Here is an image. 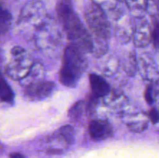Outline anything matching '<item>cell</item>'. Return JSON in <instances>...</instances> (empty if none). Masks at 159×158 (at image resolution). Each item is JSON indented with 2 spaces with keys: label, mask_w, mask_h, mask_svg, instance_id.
<instances>
[{
  "label": "cell",
  "mask_w": 159,
  "mask_h": 158,
  "mask_svg": "<svg viewBox=\"0 0 159 158\" xmlns=\"http://www.w3.org/2000/svg\"><path fill=\"white\" fill-rule=\"evenodd\" d=\"M125 69L126 72L128 75L134 76L135 73L138 70V61L137 60L136 53L134 50L130 52L127 57V60L125 61Z\"/></svg>",
  "instance_id": "22"
},
{
  "label": "cell",
  "mask_w": 159,
  "mask_h": 158,
  "mask_svg": "<svg viewBox=\"0 0 159 158\" xmlns=\"http://www.w3.org/2000/svg\"><path fill=\"white\" fill-rule=\"evenodd\" d=\"M84 52L71 44L64 50L63 60L59 71V80L65 87L74 88L88 68V59Z\"/></svg>",
  "instance_id": "3"
},
{
  "label": "cell",
  "mask_w": 159,
  "mask_h": 158,
  "mask_svg": "<svg viewBox=\"0 0 159 158\" xmlns=\"http://www.w3.org/2000/svg\"><path fill=\"white\" fill-rule=\"evenodd\" d=\"M92 93L99 99L107 97L110 93V85L102 76L93 73L89 76Z\"/></svg>",
  "instance_id": "11"
},
{
  "label": "cell",
  "mask_w": 159,
  "mask_h": 158,
  "mask_svg": "<svg viewBox=\"0 0 159 158\" xmlns=\"http://www.w3.org/2000/svg\"><path fill=\"white\" fill-rule=\"evenodd\" d=\"M85 112V100H79L73 104L72 106L70 108L68 112V116L72 120H79L82 118Z\"/></svg>",
  "instance_id": "21"
},
{
  "label": "cell",
  "mask_w": 159,
  "mask_h": 158,
  "mask_svg": "<svg viewBox=\"0 0 159 158\" xmlns=\"http://www.w3.org/2000/svg\"><path fill=\"white\" fill-rule=\"evenodd\" d=\"M118 69V60H109L108 63L106 65L105 69H104V74L106 75L110 76L114 74Z\"/></svg>",
  "instance_id": "24"
},
{
  "label": "cell",
  "mask_w": 159,
  "mask_h": 158,
  "mask_svg": "<svg viewBox=\"0 0 159 158\" xmlns=\"http://www.w3.org/2000/svg\"><path fill=\"white\" fill-rule=\"evenodd\" d=\"M148 118L153 124H156L159 122V112L155 108H152L148 113Z\"/></svg>",
  "instance_id": "26"
},
{
  "label": "cell",
  "mask_w": 159,
  "mask_h": 158,
  "mask_svg": "<svg viewBox=\"0 0 159 158\" xmlns=\"http://www.w3.org/2000/svg\"><path fill=\"white\" fill-rule=\"evenodd\" d=\"M33 39L38 49L46 50L60 46L62 42V33L57 22L48 15L34 33Z\"/></svg>",
  "instance_id": "5"
},
{
  "label": "cell",
  "mask_w": 159,
  "mask_h": 158,
  "mask_svg": "<svg viewBox=\"0 0 159 158\" xmlns=\"http://www.w3.org/2000/svg\"><path fill=\"white\" fill-rule=\"evenodd\" d=\"M93 3L99 6L107 15H110L120 6V0H92Z\"/></svg>",
  "instance_id": "20"
},
{
  "label": "cell",
  "mask_w": 159,
  "mask_h": 158,
  "mask_svg": "<svg viewBox=\"0 0 159 158\" xmlns=\"http://www.w3.org/2000/svg\"><path fill=\"white\" fill-rule=\"evenodd\" d=\"M10 54V58L4 68L5 73L12 80L21 81L27 75L34 62L27 51L21 46H13Z\"/></svg>",
  "instance_id": "6"
},
{
  "label": "cell",
  "mask_w": 159,
  "mask_h": 158,
  "mask_svg": "<svg viewBox=\"0 0 159 158\" xmlns=\"http://www.w3.org/2000/svg\"><path fill=\"white\" fill-rule=\"evenodd\" d=\"M158 112H159V109H158Z\"/></svg>",
  "instance_id": "28"
},
{
  "label": "cell",
  "mask_w": 159,
  "mask_h": 158,
  "mask_svg": "<svg viewBox=\"0 0 159 158\" xmlns=\"http://www.w3.org/2000/svg\"><path fill=\"white\" fill-rule=\"evenodd\" d=\"M48 14L44 4L40 0H30L21 9L17 20V26L26 33H34L43 23Z\"/></svg>",
  "instance_id": "4"
},
{
  "label": "cell",
  "mask_w": 159,
  "mask_h": 158,
  "mask_svg": "<svg viewBox=\"0 0 159 158\" xmlns=\"http://www.w3.org/2000/svg\"><path fill=\"white\" fill-rule=\"evenodd\" d=\"M133 119L127 122V125L130 131L134 133H141L148 127V119L143 115L142 116H132Z\"/></svg>",
  "instance_id": "17"
},
{
  "label": "cell",
  "mask_w": 159,
  "mask_h": 158,
  "mask_svg": "<svg viewBox=\"0 0 159 158\" xmlns=\"http://www.w3.org/2000/svg\"><path fill=\"white\" fill-rule=\"evenodd\" d=\"M56 12L62 30L66 34L70 43L85 53L92 54L93 44L91 34L75 12L71 0H58Z\"/></svg>",
  "instance_id": "1"
},
{
  "label": "cell",
  "mask_w": 159,
  "mask_h": 158,
  "mask_svg": "<svg viewBox=\"0 0 159 158\" xmlns=\"http://www.w3.org/2000/svg\"><path fill=\"white\" fill-rule=\"evenodd\" d=\"M88 130L92 139L96 141L107 139L113 134V127L107 119H93L89 124Z\"/></svg>",
  "instance_id": "10"
},
{
  "label": "cell",
  "mask_w": 159,
  "mask_h": 158,
  "mask_svg": "<svg viewBox=\"0 0 159 158\" xmlns=\"http://www.w3.org/2000/svg\"><path fill=\"white\" fill-rule=\"evenodd\" d=\"M12 15L0 2V45L2 44L9 36L12 26Z\"/></svg>",
  "instance_id": "12"
},
{
  "label": "cell",
  "mask_w": 159,
  "mask_h": 158,
  "mask_svg": "<svg viewBox=\"0 0 159 158\" xmlns=\"http://www.w3.org/2000/svg\"><path fill=\"white\" fill-rule=\"evenodd\" d=\"M150 57L155 73L159 74V48L154 49V52L150 54Z\"/></svg>",
  "instance_id": "25"
},
{
  "label": "cell",
  "mask_w": 159,
  "mask_h": 158,
  "mask_svg": "<svg viewBox=\"0 0 159 158\" xmlns=\"http://www.w3.org/2000/svg\"><path fill=\"white\" fill-rule=\"evenodd\" d=\"M55 84L51 81H38L24 87L25 95L33 101H39L48 98L52 94Z\"/></svg>",
  "instance_id": "9"
},
{
  "label": "cell",
  "mask_w": 159,
  "mask_h": 158,
  "mask_svg": "<svg viewBox=\"0 0 159 158\" xmlns=\"http://www.w3.org/2000/svg\"><path fill=\"white\" fill-rule=\"evenodd\" d=\"M45 76V70L43 64L40 63H34L30 71L27 75L20 81V83L23 87L26 86L29 84L43 80Z\"/></svg>",
  "instance_id": "14"
},
{
  "label": "cell",
  "mask_w": 159,
  "mask_h": 158,
  "mask_svg": "<svg viewBox=\"0 0 159 158\" xmlns=\"http://www.w3.org/2000/svg\"><path fill=\"white\" fill-rule=\"evenodd\" d=\"M133 17L145 16L146 0H124Z\"/></svg>",
  "instance_id": "16"
},
{
  "label": "cell",
  "mask_w": 159,
  "mask_h": 158,
  "mask_svg": "<svg viewBox=\"0 0 159 158\" xmlns=\"http://www.w3.org/2000/svg\"><path fill=\"white\" fill-rule=\"evenodd\" d=\"M110 15L114 22V33L116 40L121 44H127L132 40L133 20L126 13L122 6H120Z\"/></svg>",
  "instance_id": "7"
},
{
  "label": "cell",
  "mask_w": 159,
  "mask_h": 158,
  "mask_svg": "<svg viewBox=\"0 0 159 158\" xmlns=\"http://www.w3.org/2000/svg\"><path fill=\"white\" fill-rule=\"evenodd\" d=\"M132 40L138 48H144L152 43L151 23L145 16L133 17Z\"/></svg>",
  "instance_id": "8"
},
{
  "label": "cell",
  "mask_w": 159,
  "mask_h": 158,
  "mask_svg": "<svg viewBox=\"0 0 159 158\" xmlns=\"http://www.w3.org/2000/svg\"><path fill=\"white\" fill-rule=\"evenodd\" d=\"M9 158H25V156L20 153H12L9 155Z\"/></svg>",
  "instance_id": "27"
},
{
  "label": "cell",
  "mask_w": 159,
  "mask_h": 158,
  "mask_svg": "<svg viewBox=\"0 0 159 158\" xmlns=\"http://www.w3.org/2000/svg\"><path fill=\"white\" fill-rule=\"evenodd\" d=\"M144 99L148 105L159 103V78L152 80L147 85Z\"/></svg>",
  "instance_id": "15"
},
{
  "label": "cell",
  "mask_w": 159,
  "mask_h": 158,
  "mask_svg": "<svg viewBox=\"0 0 159 158\" xmlns=\"http://www.w3.org/2000/svg\"><path fill=\"white\" fill-rule=\"evenodd\" d=\"M151 17L152 43L154 49L159 48V10Z\"/></svg>",
  "instance_id": "19"
},
{
  "label": "cell",
  "mask_w": 159,
  "mask_h": 158,
  "mask_svg": "<svg viewBox=\"0 0 159 158\" xmlns=\"http://www.w3.org/2000/svg\"><path fill=\"white\" fill-rule=\"evenodd\" d=\"M51 140L70 146L75 141V131L71 125H66L61 127L51 137Z\"/></svg>",
  "instance_id": "13"
},
{
  "label": "cell",
  "mask_w": 159,
  "mask_h": 158,
  "mask_svg": "<svg viewBox=\"0 0 159 158\" xmlns=\"http://www.w3.org/2000/svg\"><path fill=\"white\" fill-rule=\"evenodd\" d=\"M85 20L93 40L92 54L97 58L103 57L109 50V40L111 35L108 15L92 2L85 9Z\"/></svg>",
  "instance_id": "2"
},
{
  "label": "cell",
  "mask_w": 159,
  "mask_h": 158,
  "mask_svg": "<svg viewBox=\"0 0 159 158\" xmlns=\"http://www.w3.org/2000/svg\"><path fill=\"white\" fill-rule=\"evenodd\" d=\"M159 10V0H146V12L150 16Z\"/></svg>",
  "instance_id": "23"
},
{
  "label": "cell",
  "mask_w": 159,
  "mask_h": 158,
  "mask_svg": "<svg viewBox=\"0 0 159 158\" xmlns=\"http://www.w3.org/2000/svg\"><path fill=\"white\" fill-rule=\"evenodd\" d=\"M0 100L6 103H12L14 100V93L9 84L2 76H0Z\"/></svg>",
  "instance_id": "18"
}]
</instances>
